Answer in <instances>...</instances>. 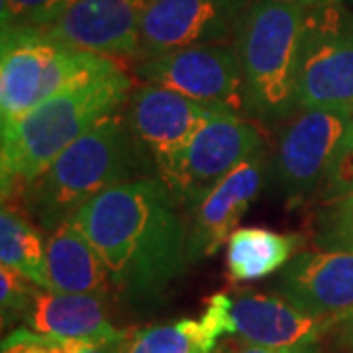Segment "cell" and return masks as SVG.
Returning a JSON list of instances; mask_svg holds the SVG:
<instances>
[{
  "mask_svg": "<svg viewBox=\"0 0 353 353\" xmlns=\"http://www.w3.org/2000/svg\"><path fill=\"white\" fill-rule=\"evenodd\" d=\"M85 345L88 343L39 336L30 328H20L14 330L8 338H4L2 353H77Z\"/></svg>",
  "mask_w": 353,
  "mask_h": 353,
  "instance_id": "603a6c76",
  "label": "cell"
},
{
  "mask_svg": "<svg viewBox=\"0 0 353 353\" xmlns=\"http://www.w3.org/2000/svg\"><path fill=\"white\" fill-rule=\"evenodd\" d=\"M159 176L102 190L71 218L101 255L112 287L132 303H152L190 263L189 222Z\"/></svg>",
  "mask_w": 353,
  "mask_h": 353,
  "instance_id": "6da1fadb",
  "label": "cell"
},
{
  "mask_svg": "<svg viewBox=\"0 0 353 353\" xmlns=\"http://www.w3.org/2000/svg\"><path fill=\"white\" fill-rule=\"evenodd\" d=\"M350 190H353V120L345 130L340 145L336 150V155H334V161L330 165L322 201L340 196Z\"/></svg>",
  "mask_w": 353,
  "mask_h": 353,
  "instance_id": "cb8c5ba5",
  "label": "cell"
},
{
  "mask_svg": "<svg viewBox=\"0 0 353 353\" xmlns=\"http://www.w3.org/2000/svg\"><path fill=\"white\" fill-rule=\"evenodd\" d=\"M261 145L259 130L243 116L216 114L173 161L157 171V176L169 187L181 206L190 208Z\"/></svg>",
  "mask_w": 353,
  "mask_h": 353,
  "instance_id": "ba28073f",
  "label": "cell"
},
{
  "mask_svg": "<svg viewBox=\"0 0 353 353\" xmlns=\"http://www.w3.org/2000/svg\"><path fill=\"white\" fill-rule=\"evenodd\" d=\"M218 340L202 320H179L136 332L126 353H218Z\"/></svg>",
  "mask_w": 353,
  "mask_h": 353,
  "instance_id": "ffe728a7",
  "label": "cell"
},
{
  "mask_svg": "<svg viewBox=\"0 0 353 353\" xmlns=\"http://www.w3.org/2000/svg\"><path fill=\"white\" fill-rule=\"evenodd\" d=\"M112 61L69 48L32 26L2 28L0 128L12 126L59 90Z\"/></svg>",
  "mask_w": 353,
  "mask_h": 353,
  "instance_id": "5b68a950",
  "label": "cell"
},
{
  "mask_svg": "<svg viewBox=\"0 0 353 353\" xmlns=\"http://www.w3.org/2000/svg\"><path fill=\"white\" fill-rule=\"evenodd\" d=\"M279 294L340 324L353 314V250L299 252L281 273Z\"/></svg>",
  "mask_w": 353,
  "mask_h": 353,
  "instance_id": "5bb4252c",
  "label": "cell"
},
{
  "mask_svg": "<svg viewBox=\"0 0 353 353\" xmlns=\"http://www.w3.org/2000/svg\"><path fill=\"white\" fill-rule=\"evenodd\" d=\"M294 4H303V6H326V4H338L341 0H287Z\"/></svg>",
  "mask_w": 353,
  "mask_h": 353,
  "instance_id": "f1b7e54d",
  "label": "cell"
},
{
  "mask_svg": "<svg viewBox=\"0 0 353 353\" xmlns=\"http://www.w3.org/2000/svg\"><path fill=\"white\" fill-rule=\"evenodd\" d=\"M316 250H353V190L322 201L314 220Z\"/></svg>",
  "mask_w": 353,
  "mask_h": 353,
  "instance_id": "44dd1931",
  "label": "cell"
},
{
  "mask_svg": "<svg viewBox=\"0 0 353 353\" xmlns=\"http://www.w3.org/2000/svg\"><path fill=\"white\" fill-rule=\"evenodd\" d=\"M304 245L296 234L267 228H238L228 240V273L234 281H257L287 267Z\"/></svg>",
  "mask_w": 353,
  "mask_h": 353,
  "instance_id": "ac0fdd59",
  "label": "cell"
},
{
  "mask_svg": "<svg viewBox=\"0 0 353 353\" xmlns=\"http://www.w3.org/2000/svg\"><path fill=\"white\" fill-rule=\"evenodd\" d=\"M255 0H152L139 28V59L234 38Z\"/></svg>",
  "mask_w": 353,
  "mask_h": 353,
  "instance_id": "30bf717a",
  "label": "cell"
},
{
  "mask_svg": "<svg viewBox=\"0 0 353 353\" xmlns=\"http://www.w3.org/2000/svg\"><path fill=\"white\" fill-rule=\"evenodd\" d=\"M132 88V79L110 61L41 102L12 126L2 128V199L22 192L90 128L124 108Z\"/></svg>",
  "mask_w": 353,
  "mask_h": 353,
  "instance_id": "7a4b0ae2",
  "label": "cell"
},
{
  "mask_svg": "<svg viewBox=\"0 0 353 353\" xmlns=\"http://www.w3.org/2000/svg\"><path fill=\"white\" fill-rule=\"evenodd\" d=\"M306 6L287 0H255L234 34L248 114L265 124L299 110V53Z\"/></svg>",
  "mask_w": 353,
  "mask_h": 353,
  "instance_id": "277c9868",
  "label": "cell"
},
{
  "mask_svg": "<svg viewBox=\"0 0 353 353\" xmlns=\"http://www.w3.org/2000/svg\"><path fill=\"white\" fill-rule=\"evenodd\" d=\"M26 324L39 336L85 343H101L126 336L112 326L106 296L94 294H61L38 289Z\"/></svg>",
  "mask_w": 353,
  "mask_h": 353,
  "instance_id": "2e32d148",
  "label": "cell"
},
{
  "mask_svg": "<svg viewBox=\"0 0 353 353\" xmlns=\"http://www.w3.org/2000/svg\"><path fill=\"white\" fill-rule=\"evenodd\" d=\"M128 341L130 338H118V340L110 341H101V343H88L83 350H79L77 353H126Z\"/></svg>",
  "mask_w": 353,
  "mask_h": 353,
  "instance_id": "4316f807",
  "label": "cell"
},
{
  "mask_svg": "<svg viewBox=\"0 0 353 353\" xmlns=\"http://www.w3.org/2000/svg\"><path fill=\"white\" fill-rule=\"evenodd\" d=\"M230 353H322L316 345H303V347H263V345H252L243 343L232 347Z\"/></svg>",
  "mask_w": 353,
  "mask_h": 353,
  "instance_id": "484cf974",
  "label": "cell"
},
{
  "mask_svg": "<svg viewBox=\"0 0 353 353\" xmlns=\"http://www.w3.org/2000/svg\"><path fill=\"white\" fill-rule=\"evenodd\" d=\"M39 287L12 267L0 269V310L2 326L14 324L16 320H26L32 306L34 294Z\"/></svg>",
  "mask_w": 353,
  "mask_h": 353,
  "instance_id": "7402d4cb",
  "label": "cell"
},
{
  "mask_svg": "<svg viewBox=\"0 0 353 353\" xmlns=\"http://www.w3.org/2000/svg\"><path fill=\"white\" fill-rule=\"evenodd\" d=\"M336 330H338V338H340L341 345L353 353V314L343 318L336 326Z\"/></svg>",
  "mask_w": 353,
  "mask_h": 353,
  "instance_id": "83f0119b",
  "label": "cell"
},
{
  "mask_svg": "<svg viewBox=\"0 0 353 353\" xmlns=\"http://www.w3.org/2000/svg\"><path fill=\"white\" fill-rule=\"evenodd\" d=\"M51 0H0L2 28L30 26Z\"/></svg>",
  "mask_w": 353,
  "mask_h": 353,
  "instance_id": "d4e9b609",
  "label": "cell"
},
{
  "mask_svg": "<svg viewBox=\"0 0 353 353\" xmlns=\"http://www.w3.org/2000/svg\"><path fill=\"white\" fill-rule=\"evenodd\" d=\"M150 2L77 0L41 32L75 50L138 59L139 28Z\"/></svg>",
  "mask_w": 353,
  "mask_h": 353,
  "instance_id": "4fadbf2b",
  "label": "cell"
},
{
  "mask_svg": "<svg viewBox=\"0 0 353 353\" xmlns=\"http://www.w3.org/2000/svg\"><path fill=\"white\" fill-rule=\"evenodd\" d=\"M48 240L28 218L4 204L0 212V261L12 267L36 283L39 289L48 287L46 275Z\"/></svg>",
  "mask_w": 353,
  "mask_h": 353,
  "instance_id": "d6986e66",
  "label": "cell"
},
{
  "mask_svg": "<svg viewBox=\"0 0 353 353\" xmlns=\"http://www.w3.org/2000/svg\"><path fill=\"white\" fill-rule=\"evenodd\" d=\"M136 75L143 83L175 90L226 114H248L245 88L234 46L201 43L139 59Z\"/></svg>",
  "mask_w": 353,
  "mask_h": 353,
  "instance_id": "52a82bcc",
  "label": "cell"
},
{
  "mask_svg": "<svg viewBox=\"0 0 353 353\" xmlns=\"http://www.w3.org/2000/svg\"><path fill=\"white\" fill-rule=\"evenodd\" d=\"M155 175L150 153L118 110L69 145L20 194L28 214L53 232L102 190Z\"/></svg>",
  "mask_w": 353,
  "mask_h": 353,
  "instance_id": "3957f363",
  "label": "cell"
},
{
  "mask_svg": "<svg viewBox=\"0 0 353 353\" xmlns=\"http://www.w3.org/2000/svg\"><path fill=\"white\" fill-rule=\"evenodd\" d=\"M232 334L263 347L316 345L338 322L310 314L281 294L243 292L232 301Z\"/></svg>",
  "mask_w": 353,
  "mask_h": 353,
  "instance_id": "9a60e30c",
  "label": "cell"
},
{
  "mask_svg": "<svg viewBox=\"0 0 353 353\" xmlns=\"http://www.w3.org/2000/svg\"><path fill=\"white\" fill-rule=\"evenodd\" d=\"M299 108L353 114V14L306 6L299 53Z\"/></svg>",
  "mask_w": 353,
  "mask_h": 353,
  "instance_id": "8992f818",
  "label": "cell"
},
{
  "mask_svg": "<svg viewBox=\"0 0 353 353\" xmlns=\"http://www.w3.org/2000/svg\"><path fill=\"white\" fill-rule=\"evenodd\" d=\"M353 114L299 108L287 120L273 155V175L289 201L308 199L324 187L330 165Z\"/></svg>",
  "mask_w": 353,
  "mask_h": 353,
  "instance_id": "9c48e42d",
  "label": "cell"
},
{
  "mask_svg": "<svg viewBox=\"0 0 353 353\" xmlns=\"http://www.w3.org/2000/svg\"><path fill=\"white\" fill-rule=\"evenodd\" d=\"M216 114L222 112L152 83L132 88L124 108L128 126L150 153L157 171L173 161Z\"/></svg>",
  "mask_w": 353,
  "mask_h": 353,
  "instance_id": "8fae6325",
  "label": "cell"
},
{
  "mask_svg": "<svg viewBox=\"0 0 353 353\" xmlns=\"http://www.w3.org/2000/svg\"><path fill=\"white\" fill-rule=\"evenodd\" d=\"M267 175L269 157L261 145L187 208L190 263L214 255L230 240L241 216L265 187Z\"/></svg>",
  "mask_w": 353,
  "mask_h": 353,
  "instance_id": "7c38bea8",
  "label": "cell"
},
{
  "mask_svg": "<svg viewBox=\"0 0 353 353\" xmlns=\"http://www.w3.org/2000/svg\"><path fill=\"white\" fill-rule=\"evenodd\" d=\"M46 275L50 292L108 296L112 287L106 265L73 220L57 226L48 238Z\"/></svg>",
  "mask_w": 353,
  "mask_h": 353,
  "instance_id": "e0dca14e",
  "label": "cell"
}]
</instances>
